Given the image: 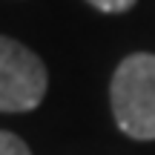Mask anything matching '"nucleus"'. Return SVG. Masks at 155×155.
I'll list each match as a JSON object with an SVG mask.
<instances>
[{
    "label": "nucleus",
    "instance_id": "4",
    "mask_svg": "<svg viewBox=\"0 0 155 155\" xmlns=\"http://www.w3.org/2000/svg\"><path fill=\"white\" fill-rule=\"evenodd\" d=\"M89 6H95L98 12H106V15H118V12H127L135 6V0H86Z\"/></svg>",
    "mask_w": 155,
    "mask_h": 155
},
{
    "label": "nucleus",
    "instance_id": "1",
    "mask_svg": "<svg viewBox=\"0 0 155 155\" xmlns=\"http://www.w3.org/2000/svg\"><path fill=\"white\" fill-rule=\"evenodd\" d=\"M109 104L124 135L135 141H155V55L135 52L118 63Z\"/></svg>",
    "mask_w": 155,
    "mask_h": 155
},
{
    "label": "nucleus",
    "instance_id": "2",
    "mask_svg": "<svg viewBox=\"0 0 155 155\" xmlns=\"http://www.w3.org/2000/svg\"><path fill=\"white\" fill-rule=\"evenodd\" d=\"M46 66L29 46L0 35V112H29L46 95Z\"/></svg>",
    "mask_w": 155,
    "mask_h": 155
},
{
    "label": "nucleus",
    "instance_id": "3",
    "mask_svg": "<svg viewBox=\"0 0 155 155\" xmlns=\"http://www.w3.org/2000/svg\"><path fill=\"white\" fill-rule=\"evenodd\" d=\"M0 155H32V152H29L23 138H17L15 132L0 129Z\"/></svg>",
    "mask_w": 155,
    "mask_h": 155
}]
</instances>
